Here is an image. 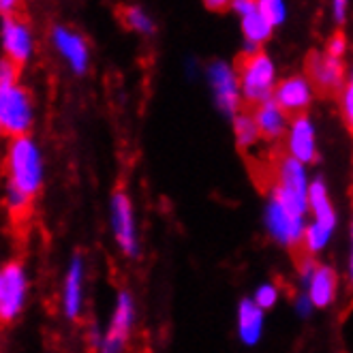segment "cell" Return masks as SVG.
<instances>
[{
  "instance_id": "d4e9b609",
  "label": "cell",
  "mask_w": 353,
  "mask_h": 353,
  "mask_svg": "<svg viewBox=\"0 0 353 353\" xmlns=\"http://www.w3.org/2000/svg\"><path fill=\"white\" fill-rule=\"evenodd\" d=\"M325 52L330 56H334V58H345V52H347V39L341 30H336L334 34H332L327 39V43H325Z\"/></svg>"
},
{
  "instance_id": "8fae6325",
  "label": "cell",
  "mask_w": 353,
  "mask_h": 353,
  "mask_svg": "<svg viewBox=\"0 0 353 353\" xmlns=\"http://www.w3.org/2000/svg\"><path fill=\"white\" fill-rule=\"evenodd\" d=\"M50 43L71 73L86 75L90 71V60H92L90 43L79 30L67 24H54L50 30Z\"/></svg>"
},
{
  "instance_id": "7402d4cb",
  "label": "cell",
  "mask_w": 353,
  "mask_h": 353,
  "mask_svg": "<svg viewBox=\"0 0 353 353\" xmlns=\"http://www.w3.org/2000/svg\"><path fill=\"white\" fill-rule=\"evenodd\" d=\"M339 105H341V118L345 122L347 131L353 137V69L349 71L345 86L339 94Z\"/></svg>"
},
{
  "instance_id": "52a82bcc",
  "label": "cell",
  "mask_w": 353,
  "mask_h": 353,
  "mask_svg": "<svg viewBox=\"0 0 353 353\" xmlns=\"http://www.w3.org/2000/svg\"><path fill=\"white\" fill-rule=\"evenodd\" d=\"M137 321V304L129 289H120L116 294L112 317L103 330L101 343L97 347V353H124L129 345V339L133 334V327Z\"/></svg>"
},
{
  "instance_id": "6da1fadb",
  "label": "cell",
  "mask_w": 353,
  "mask_h": 353,
  "mask_svg": "<svg viewBox=\"0 0 353 353\" xmlns=\"http://www.w3.org/2000/svg\"><path fill=\"white\" fill-rule=\"evenodd\" d=\"M3 203L13 221L28 219L34 199L46 184V157L41 143L32 137L7 141L3 154Z\"/></svg>"
},
{
  "instance_id": "8992f818",
  "label": "cell",
  "mask_w": 353,
  "mask_h": 353,
  "mask_svg": "<svg viewBox=\"0 0 353 353\" xmlns=\"http://www.w3.org/2000/svg\"><path fill=\"white\" fill-rule=\"evenodd\" d=\"M110 230L120 253L129 259H137L141 244L133 199L124 189H116L110 199Z\"/></svg>"
},
{
  "instance_id": "83f0119b",
  "label": "cell",
  "mask_w": 353,
  "mask_h": 353,
  "mask_svg": "<svg viewBox=\"0 0 353 353\" xmlns=\"http://www.w3.org/2000/svg\"><path fill=\"white\" fill-rule=\"evenodd\" d=\"M230 9L234 13H238L240 17H244V15H248L251 11L257 9V3L255 0H234V3H230Z\"/></svg>"
},
{
  "instance_id": "cb8c5ba5",
  "label": "cell",
  "mask_w": 353,
  "mask_h": 353,
  "mask_svg": "<svg viewBox=\"0 0 353 353\" xmlns=\"http://www.w3.org/2000/svg\"><path fill=\"white\" fill-rule=\"evenodd\" d=\"M259 9L265 13L274 28H279L287 19V5L281 3V0H259Z\"/></svg>"
},
{
  "instance_id": "9a60e30c",
  "label": "cell",
  "mask_w": 353,
  "mask_h": 353,
  "mask_svg": "<svg viewBox=\"0 0 353 353\" xmlns=\"http://www.w3.org/2000/svg\"><path fill=\"white\" fill-rule=\"evenodd\" d=\"M315 94L317 92L313 84H310V79L304 73H294V75H287L285 79H279L272 99L279 103V108L289 118H296V116L308 114V108L313 105Z\"/></svg>"
},
{
  "instance_id": "603a6c76",
  "label": "cell",
  "mask_w": 353,
  "mask_h": 353,
  "mask_svg": "<svg viewBox=\"0 0 353 353\" xmlns=\"http://www.w3.org/2000/svg\"><path fill=\"white\" fill-rule=\"evenodd\" d=\"M279 298H281V292H279V287L274 285V283H261L257 289H255V294H253V302L263 310H270V308H274L276 306V302H279Z\"/></svg>"
},
{
  "instance_id": "4dcf8cb0",
  "label": "cell",
  "mask_w": 353,
  "mask_h": 353,
  "mask_svg": "<svg viewBox=\"0 0 353 353\" xmlns=\"http://www.w3.org/2000/svg\"><path fill=\"white\" fill-rule=\"evenodd\" d=\"M205 7H210V9H225V7H230V3H205Z\"/></svg>"
},
{
  "instance_id": "484cf974",
  "label": "cell",
  "mask_w": 353,
  "mask_h": 353,
  "mask_svg": "<svg viewBox=\"0 0 353 353\" xmlns=\"http://www.w3.org/2000/svg\"><path fill=\"white\" fill-rule=\"evenodd\" d=\"M294 308H296L298 317H302V319L310 317V315H313V310H315V306H313V302H310V298H308L306 292L298 294V298H296V302H294Z\"/></svg>"
},
{
  "instance_id": "4fadbf2b",
  "label": "cell",
  "mask_w": 353,
  "mask_h": 353,
  "mask_svg": "<svg viewBox=\"0 0 353 353\" xmlns=\"http://www.w3.org/2000/svg\"><path fill=\"white\" fill-rule=\"evenodd\" d=\"M84 300H86V257L81 253H73L65 279L60 287V308L62 315L69 321H79L84 315Z\"/></svg>"
},
{
  "instance_id": "9c48e42d",
  "label": "cell",
  "mask_w": 353,
  "mask_h": 353,
  "mask_svg": "<svg viewBox=\"0 0 353 353\" xmlns=\"http://www.w3.org/2000/svg\"><path fill=\"white\" fill-rule=\"evenodd\" d=\"M263 225H265L268 236L276 244L289 248V251H298V248H302V240H304L308 221L285 210L283 203L270 195H268L265 208H263Z\"/></svg>"
},
{
  "instance_id": "277c9868",
  "label": "cell",
  "mask_w": 353,
  "mask_h": 353,
  "mask_svg": "<svg viewBox=\"0 0 353 353\" xmlns=\"http://www.w3.org/2000/svg\"><path fill=\"white\" fill-rule=\"evenodd\" d=\"M236 71H238L244 103H251L253 108H257L274 97L279 75H276L274 60L265 52L244 54L242 60L238 62Z\"/></svg>"
},
{
  "instance_id": "44dd1931",
  "label": "cell",
  "mask_w": 353,
  "mask_h": 353,
  "mask_svg": "<svg viewBox=\"0 0 353 353\" xmlns=\"http://www.w3.org/2000/svg\"><path fill=\"white\" fill-rule=\"evenodd\" d=\"M120 19L124 28H129L135 34L141 37H152L157 32V22L152 19V15L148 11H143L137 5H129V7H122L120 9Z\"/></svg>"
},
{
  "instance_id": "5b68a950",
  "label": "cell",
  "mask_w": 353,
  "mask_h": 353,
  "mask_svg": "<svg viewBox=\"0 0 353 353\" xmlns=\"http://www.w3.org/2000/svg\"><path fill=\"white\" fill-rule=\"evenodd\" d=\"M28 296L30 276L24 261H5L0 270V325H11L22 317Z\"/></svg>"
},
{
  "instance_id": "5bb4252c",
  "label": "cell",
  "mask_w": 353,
  "mask_h": 353,
  "mask_svg": "<svg viewBox=\"0 0 353 353\" xmlns=\"http://www.w3.org/2000/svg\"><path fill=\"white\" fill-rule=\"evenodd\" d=\"M287 157H292L294 161L302 165H313L319 159V148H317V127L315 120L308 114L296 116L289 122L287 135L283 139Z\"/></svg>"
},
{
  "instance_id": "e0dca14e",
  "label": "cell",
  "mask_w": 353,
  "mask_h": 353,
  "mask_svg": "<svg viewBox=\"0 0 353 353\" xmlns=\"http://www.w3.org/2000/svg\"><path fill=\"white\" fill-rule=\"evenodd\" d=\"M304 292L308 294L315 308L332 306V302L336 300V294H339V272L332 265L319 263L313 279L304 287Z\"/></svg>"
},
{
  "instance_id": "d6a6232c",
  "label": "cell",
  "mask_w": 353,
  "mask_h": 353,
  "mask_svg": "<svg viewBox=\"0 0 353 353\" xmlns=\"http://www.w3.org/2000/svg\"><path fill=\"white\" fill-rule=\"evenodd\" d=\"M0 137H3V135H0Z\"/></svg>"
},
{
  "instance_id": "ac0fdd59",
  "label": "cell",
  "mask_w": 353,
  "mask_h": 353,
  "mask_svg": "<svg viewBox=\"0 0 353 353\" xmlns=\"http://www.w3.org/2000/svg\"><path fill=\"white\" fill-rule=\"evenodd\" d=\"M236 330H238V339L246 347H253L259 343L263 332V310L253 302V298L240 300L236 308Z\"/></svg>"
},
{
  "instance_id": "4316f807",
  "label": "cell",
  "mask_w": 353,
  "mask_h": 353,
  "mask_svg": "<svg viewBox=\"0 0 353 353\" xmlns=\"http://www.w3.org/2000/svg\"><path fill=\"white\" fill-rule=\"evenodd\" d=\"M347 3L345 0H334L332 3V19H334V24L336 26H345V22H347Z\"/></svg>"
},
{
  "instance_id": "f546056e",
  "label": "cell",
  "mask_w": 353,
  "mask_h": 353,
  "mask_svg": "<svg viewBox=\"0 0 353 353\" xmlns=\"http://www.w3.org/2000/svg\"><path fill=\"white\" fill-rule=\"evenodd\" d=\"M347 279L349 287L353 289V221L349 225V255H347Z\"/></svg>"
},
{
  "instance_id": "d6986e66",
  "label": "cell",
  "mask_w": 353,
  "mask_h": 353,
  "mask_svg": "<svg viewBox=\"0 0 353 353\" xmlns=\"http://www.w3.org/2000/svg\"><path fill=\"white\" fill-rule=\"evenodd\" d=\"M240 28H242V37H244V54H253V52H261V46L272 37L274 26L270 24V19L265 17V13L259 9L251 11L248 15L240 17Z\"/></svg>"
},
{
  "instance_id": "7c38bea8",
  "label": "cell",
  "mask_w": 353,
  "mask_h": 353,
  "mask_svg": "<svg viewBox=\"0 0 353 353\" xmlns=\"http://www.w3.org/2000/svg\"><path fill=\"white\" fill-rule=\"evenodd\" d=\"M304 75L310 79L315 92H319L321 97H336L341 94L349 73L343 58H334L325 50L323 52L317 50L308 54Z\"/></svg>"
},
{
  "instance_id": "7a4b0ae2",
  "label": "cell",
  "mask_w": 353,
  "mask_h": 353,
  "mask_svg": "<svg viewBox=\"0 0 353 353\" xmlns=\"http://www.w3.org/2000/svg\"><path fill=\"white\" fill-rule=\"evenodd\" d=\"M37 103L22 81V69L0 56V135L15 139L34 129Z\"/></svg>"
},
{
  "instance_id": "f1b7e54d",
  "label": "cell",
  "mask_w": 353,
  "mask_h": 353,
  "mask_svg": "<svg viewBox=\"0 0 353 353\" xmlns=\"http://www.w3.org/2000/svg\"><path fill=\"white\" fill-rule=\"evenodd\" d=\"M19 3H15V0H0V19H7V17H15L19 15L22 11H19Z\"/></svg>"
},
{
  "instance_id": "ffe728a7",
  "label": "cell",
  "mask_w": 353,
  "mask_h": 353,
  "mask_svg": "<svg viewBox=\"0 0 353 353\" xmlns=\"http://www.w3.org/2000/svg\"><path fill=\"white\" fill-rule=\"evenodd\" d=\"M232 129H234V139H236V146L240 150H248V148H255L257 143L261 141L259 129L255 124L253 114H246L240 112L238 116L232 118Z\"/></svg>"
},
{
  "instance_id": "ba28073f",
  "label": "cell",
  "mask_w": 353,
  "mask_h": 353,
  "mask_svg": "<svg viewBox=\"0 0 353 353\" xmlns=\"http://www.w3.org/2000/svg\"><path fill=\"white\" fill-rule=\"evenodd\" d=\"M0 56L24 69L37 54V37L28 19L19 13L15 17L0 19Z\"/></svg>"
},
{
  "instance_id": "3957f363",
  "label": "cell",
  "mask_w": 353,
  "mask_h": 353,
  "mask_svg": "<svg viewBox=\"0 0 353 353\" xmlns=\"http://www.w3.org/2000/svg\"><path fill=\"white\" fill-rule=\"evenodd\" d=\"M308 214H310V221H308L306 232H304L302 251H304V255L317 257L330 244L332 236H334L336 227H339V212H336L334 203H332L327 184L323 178L310 180Z\"/></svg>"
},
{
  "instance_id": "30bf717a",
  "label": "cell",
  "mask_w": 353,
  "mask_h": 353,
  "mask_svg": "<svg viewBox=\"0 0 353 353\" xmlns=\"http://www.w3.org/2000/svg\"><path fill=\"white\" fill-rule=\"evenodd\" d=\"M205 79L214 97V105L225 116H238L242 110V90L236 67L225 60H214L205 69Z\"/></svg>"
},
{
  "instance_id": "2e32d148",
  "label": "cell",
  "mask_w": 353,
  "mask_h": 353,
  "mask_svg": "<svg viewBox=\"0 0 353 353\" xmlns=\"http://www.w3.org/2000/svg\"><path fill=\"white\" fill-rule=\"evenodd\" d=\"M253 118H255V124H257L259 135L263 141L285 139L289 122H292V118L279 108V103L274 99H270V101L261 103V105H257L253 110Z\"/></svg>"
},
{
  "instance_id": "1f68e13d",
  "label": "cell",
  "mask_w": 353,
  "mask_h": 353,
  "mask_svg": "<svg viewBox=\"0 0 353 353\" xmlns=\"http://www.w3.org/2000/svg\"><path fill=\"white\" fill-rule=\"evenodd\" d=\"M0 270H3V263H0Z\"/></svg>"
}]
</instances>
